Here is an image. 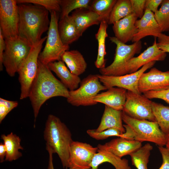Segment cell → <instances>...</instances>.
<instances>
[{"label": "cell", "instance_id": "cell-1", "mask_svg": "<svg viewBox=\"0 0 169 169\" xmlns=\"http://www.w3.org/2000/svg\"><path fill=\"white\" fill-rule=\"evenodd\" d=\"M37 75L31 88L28 97L33 109L34 122L41 107L46 101L55 97L67 98L69 90L53 74L47 65L38 59Z\"/></svg>", "mask_w": 169, "mask_h": 169}, {"label": "cell", "instance_id": "cell-2", "mask_svg": "<svg viewBox=\"0 0 169 169\" xmlns=\"http://www.w3.org/2000/svg\"><path fill=\"white\" fill-rule=\"evenodd\" d=\"M18 36L32 46L48 30L50 23L49 11L44 7L28 3L18 4Z\"/></svg>", "mask_w": 169, "mask_h": 169}, {"label": "cell", "instance_id": "cell-3", "mask_svg": "<svg viewBox=\"0 0 169 169\" xmlns=\"http://www.w3.org/2000/svg\"><path fill=\"white\" fill-rule=\"evenodd\" d=\"M46 146L57 153L64 168H68L70 145L73 141L71 132L59 118L49 115L44 132Z\"/></svg>", "mask_w": 169, "mask_h": 169}, {"label": "cell", "instance_id": "cell-4", "mask_svg": "<svg viewBox=\"0 0 169 169\" xmlns=\"http://www.w3.org/2000/svg\"><path fill=\"white\" fill-rule=\"evenodd\" d=\"M125 132L120 137L142 142H151L158 146H164L166 142V135L160 129L156 121L139 120L132 118L122 111Z\"/></svg>", "mask_w": 169, "mask_h": 169}, {"label": "cell", "instance_id": "cell-5", "mask_svg": "<svg viewBox=\"0 0 169 169\" xmlns=\"http://www.w3.org/2000/svg\"><path fill=\"white\" fill-rule=\"evenodd\" d=\"M47 36L42 38L32 46L27 57L20 67L18 73L20 85V100L28 97L38 70V56Z\"/></svg>", "mask_w": 169, "mask_h": 169}, {"label": "cell", "instance_id": "cell-6", "mask_svg": "<svg viewBox=\"0 0 169 169\" xmlns=\"http://www.w3.org/2000/svg\"><path fill=\"white\" fill-rule=\"evenodd\" d=\"M5 40V48L3 55V65L8 74L13 77L18 72L27 57L32 46L19 36Z\"/></svg>", "mask_w": 169, "mask_h": 169}, {"label": "cell", "instance_id": "cell-7", "mask_svg": "<svg viewBox=\"0 0 169 169\" xmlns=\"http://www.w3.org/2000/svg\"><path fill=\"white\" fill-rule=\"evenodd\" d=\"M50 13V23L45 44L38 56V60L46 65L61 60L62 54L69 48V45L63 43L59 34L58 13L53 11Z\"/></svg>", "mask_w": 169, "mask_h": 169}, {"label": "cell", "instance_id": "cell-8", "mask_svg": "<svg viewBox=\"0 0 169 169\" xmlns=\"http://www.w3.org/2000/svg\"><path fill=\"white\" fill-rule=\"evenodd\" d=\"M107 88L99 80L97 74H90L81 81L77 89L69 90L66 98L68 103L72 105L88 106L95 105L93 99L101 91Z\"/></svg>", "mask_w": 169, "mask_h": 169}, {"label": "cell", "instance_id": "cell-9", "mask_svg": "<svg viewBox=\"0 0 169 169\" xmlns=\"http://www.w3.org/2000/svg\"><path fill=\"white\" fill-rule=\"evenodd\" d=\"M109 38L116 45L114 61L108 66L99 69V71L102 75L115 76L127 61L140 53L142 43L140 41L128 45L121 42L115 36L110 37Z\"/></svg>", "mask_w": 169, "mask_h": 169}, {"label": "cell", "instance_id": "cell-10", "mask_svg": "<svg viewBox=\"0 0 169 169\" xmlns=\"http://www.w3.org/2000/svg\"><path fill=\"white\" fill-rule=\"evenodd\" d=\"M122 111L134 119L156 121L153 113L152 101L141 94L127 90Z\"/></svg>", "mask_w": 169, "mask_h": 169}, {"label": "cell", "instance_id": "cell-11", "mask_svg": "<svg viewBox=\"0 0 169 169\" xmlns=\"http://www.w3.org/2000/svg\"><path fill=\"white\" fill-rule=\"evenodd\" d=\"M19 14L17 0H0V30L4 39L18 36Z\"/></svg>", "mask_w": 169, "mask_h": 169}, {"label": "cell", "instance_id": "cell-12", "mask_svg": "<svg viewBox=\"0 0 169 169\" xmlns=\"http://www.w3.org/2000/svg\"><path fill=\"white\" fill-rule=\"evenodd\" d=\"M156 61L149 62L142 66L137 71L124 75L114 76L97 74L100 82L108 89L116 86L138 94L141 93L138 89L139 80L142 74L154 65Z\"/></svg>", "mask_w": 169, "mask_h": 169}, {"label": "cell", "instance_id": "cell-13", "mask_svg": "<svg viewBox=\"0 0 169 169\" xmlns=\"http://www.w3.org/2000/svg\"><path fill=\"white\" fill-rule=\"evenodd\" d=\"M166 56V53L158 47L155 38L152 45L147 48L138 56L129 60L114 76L135 73L149 62L164 60Z\"/></svg>", "mask_w": 169, "mask_h": 169}, {"label": "cell", "instance_id": "cell-14", "mask_svg": "<svg viewBox=\"0 0 169 169\" xmlns=\"http://www.w3.org/2000/svg\"><path fill=\"white\" fill-rule=\"evenodd\" d=\"M98 148L90 144L73 141L69 149L68 168L69 169H90L93 159Z\"/></svg>", "mask_w": 169, "mask_h": 169}, {"label": "cell", "instance_id": "cell-15", "mask_svg": "<svg viewBox=\"0 0 169 169\" xmlns=\"http://www.w3.org/2000/svg\"><path fill=\"white\" fill-rule=\"evenodd\" d=\"M138 89L141 93L149 91H159L169 88V71L163 72L156 68L143 73L139 80Z\"/></svg>", "mask_w": 169, "mask_h": 169}, {"label": "cell", "instance_id": "cell-16", "mask_svg": "<svg viewBox=\"0 0 169 169\" xmlns=\"http://www.w3.org/2000/svg\"><path fill=\"white\" fill-rule=\"evenodd\" d=\"M135 25L137 32L131 41L133 43L141 41L149 36L157 38L162 33L155 18L154 13L148 9L145 10L143 16L136 21Z\"/></svg>", "mask_w": 169, "mask_h": 169}, {"label": "cell", "instance_id": "cell-17", "mask_svg": "<svg viewBox=\"0 0 169 169\" xmlns=\"http://www.w3.org/2000/svg\"><path fill=\"white\" fill-rule=\"evenodd\" d=\"M141 146L140 142L119 137L104 144H99L97 147L98 149L110 152L121 158L124 156L130 155Z\"/></svg>", "mask_w": 169, "mask_h": 169}, {"label": "cell", "instance_id": "cell-18", "mask_svg": "<svg viewBox=\"0 0 169 169\" xmlns=\"http://www.w3.org/2000/svg\"><path fill=\"white\" fill-rule=\"evenodd\" d=\"M137 18L136 14L132 13L114 23L112 29L115 37L124 44L131 41L137 32L135 25Z\"/></svg>", "mask_w": 169, "mask_h": 169}, {"label": "cell", "instance_id": "cell-19", "mask_svg": "<svg viewBox=\"0 0 169 169\" xmlns=\"http://www.w3.org/2000/svg\"><path fill=\"white\" fill-rule=\"evenodd\" d=\"M127 90L120 88H110L99 93L94 98L95 102L104 104L115 110L122 111L126 101Z\"/></svg>", "mask_w": 169, "mask_h": 169}, {"label": "cell", "instance_id": "cell-20", "mask_svg": "<svg viewBox=\"0 0 169 169\" xmlns=\"http://www.w3.org/2000/svg\"><path fill=\"white\" fill-rule=\"evenodd\" d=\"M47 65L69 90H74L78 88L79 84L81 81L80 77L72 73L62 60L51 62Z\"/></svg>", "mask_w": 169, "mask_h": 169}, {"label": "cell", "instance_id": "cell-21", "mask_svg": "<svg viewBox=\"0 0 169 169\" xmlns=\"http://www.w3.org/2000/svg\"><path fill=\"white\" fill-rule=\"evenodd\" d=\"M122 111L105 106L100 123L95 131L99 132L110 128L118 130L123 133L125 129L122 124Z\"/></svg>", "mask_w": 169, "mask_h": 169}, {"label": "cell", "instance_id": "cell-22", "mask_svg": "<svg viewBox=\"0 0 169 169\" xmlns=\"http://www.w3.org/2000/svg\"><path fill=\"white\" fill-rule=\"evenodd\" d=\"M70 16L77 29L82 34L88 28L93 25L100 24L101 21L97 14L86 8L76 9Z\"/></svg>", "mask_w": 169, "mask_h": 169}, {"label": "cell", "instance_id": "cell-23", "mask_svg": "<svg viewBox=\"0 0 169 169\" xmlns=\"http://www.w3.org/2000/svg\"><path fill=\"white\" fill-rule=\"evenodd\" d=\"M58 30L62 42L68 45L77 40L82 35L77 29L70 15L60 19Z\"/></svg>", "mask_w": 169, "mask_h": 169}, {"label": "cell", "instance_id": "cell-24", "mask_svg": "<svg viewBox=\"0 0 169 169\" xmlns=\"http://www.w3.org/2000/svg\"><path fill=\"white\" fill-rule=\"evenodd\" d=\"M106 162L111 164L115 169H131L128 160L121 159L110 152L99 149L93 159L90 169H98L100 164Z\"/></svg>", "mask_w": 169, "mask_h": 169}, {"label": "cell", "instance_id": "cell-25", "mask_svg": "<svg viewBox=\"0 0 169 169\" xmlns=\"http://www.w3.org/2000/svg\"><path fill=\"white\" fill-rule=\"evenodd\" d=\"M61 59L66 64L70 72L78 76L83 73L87 68V64L83 55L77 50L65 51Z\"/></svg>", "mask_w": 169, "mask_h": 169}, {"label": "cell", "instance_id": "cell-26", "mask_svg": "<svg viewBox=\"0 0 169 169\" xmlns=\"http://www.w3.org/2000/svg\"><path fill=\"white\" fill-rule=\"evenodd\" d=\"M1 138L3 141L6 150L5 161H11L22 156L19 150H23V148L20 145L21 139L18 136L11 132L7 135H2Z\"/></svg>", "mask_w": 169, "mask_h": 169}, {"label": "cell", "instance_id": "cell-27", "mask_svg": "<svg viewBox=\"0 0 169 169\" xmlns=\"http://www.w3.org/2000/svg\"><path fill=\"white\" fill-rule=\"evenodd\" d=\"M108 26L107 22L102 21L99 28L95 35V38L98 43V54L95 62V67L99 69L105 67L106 60L105 56L106 54L105 50L106 38L108 36L107 29Z\"/></svg>", "mask_w": 169, "mask_h": 169}, {"label": "cell", "instance_id": "cell-28", "mask_svg": "<svg viewBox=\"0 0 169 169\" xmlns=\"http://www.w3.org/2000/svg\"><path fill=\"white\" fill-rule=\"evenodd\" d=\"M132 13L130 0H117L110 14L108 24H113Z\"/></svg>", "mask_w": 169, "mask_h": 169}, {"label": "cell", "instance_id": "cell-29", "mask_svg": "<svg viewBox=\"0 0 169 169\" xmlns=\"http://www.w3.org/2000/svg\"><path fill=\"white\" fill-rule=\"evenodd\" d=\"M152 109L156 121L166 135L169 132V107L152 102Z\"/></svg>", "mask_w": 169, "mask_h": 169}, {"label": "cell", "instance_id": "cell-30", "mask_svg": "<svg viewBox=\"0 0 169 169\" xmlns=\"http://www.w3.org/2000/svg\"><path fill=\"white\" fill-rule=\"evenodd\" d=\"M153 146L147 143L130 155L132 164L137 169H148L147 164Z\"/></svg>", "mask_w": 169, "mask_h": 169}, {"label": "cell", "instance_id": "cell-31", "mask_svg": "<svg viewBox=\"0 0 169 169\" xmlns=\"http://www.w3.org/2000/svg\"><path fill=\"white\" fill-rule=\"evenodd\" d=\"M117 0H95L92 1L90 10L97 14L101 21L107 23L112 9Z\"/></svg>", "mask_w": 169, "mask_h": 169}, {"label": "cell", "instance_id": "cell-32", "mask_svg": "<svg viewBox=\"0 0 169 169\" xmlns=\"http://www.w3.org/2000/svg\"><path fill=\"white\" fill-rule=\"evenodd\" d=\"M92 2L90 0H61L60 18L69 16L74 10L79 8L89 9Z\"/></svg>", "mask_w": 169, "mask_h": 169}, {"label": "cell", "instance_id": "cell-33", "mask_svg": "<svg viewBox=\"0 0 169 169\" xmlns=\"http://www.w3.org/2000/svg\"><path fill=\"white\" fill-rule=\"evenodd\" d=\"M160 8L154 13L162 33L169 31V0H163Z\"/></svg>", "mask_w": 169, "mask_h": 169}, {"label": "cell", "instance_id": "cell-34", "mask_svg": "<svg viewBox=\"0 0 169 169\" xmlns=\"http://www.w3.org/2000/svg\"><path fill=\"white\" fill-rule=\"evenodd\" d=\"M18 4L20 3L33 4L44 7L50 13L54 11L60 12L61 0H18Z\"/></svg>", "mask_w": 169, "mask_h": 169}, {"label": "cell", "instance_id": "cell-35", "mask_svg": "<svg viewBox=\"0 0 169 169\" xmlns=\"http://www.w3.org/2000/svg\"><path fill=\"white\" fill-rule=\"evenodd\" d=\"M87 134L91 137L97 140H103L111 136L120 137L123 133L119 130L113 128L106 129L99 132L95 129H89Z\"/></svg>", "mask_w": 169, "mask_h": 169}, {"label": "cell", "instance_id": "cell-36", "mask_svg": "<svg viewBox=\"0 0 169 169\" xmlns=\"http://www.w3.org/2000/svg\"><path fill=\"white\" fill-rule=\"evenodd\" d=\"M18 105L17 101H11L0 98V123L12 110Z\"/></svg>", "mask_w": 169, "mask_h": 169}, {"label": "cell", "instance_id": "cell-37", "mask_svg": "<svg viewBox=\"0 0 169 169\" xmlns=\"http://www.w3.org/2000/svg\"><path fill=\"white\" fill-rule=\"evenodd\" d=\"M143 95L149 99L157 98L163 100L169 103V88L161 91H149L143 93Z\"/></svg>", "mask_w": 169, "mask_h": 169}, {"label": "cell", "instance_id": "cell-38", "mask_svg": "<svg viewBox=\"0 0 169 169\" xmlns=\"http://www.w3.org/2000/svg\"><path fill=\"white\" fill-rule=\"evenodd\" d=\"M133 13L138 18H141L143 16L145 11L146 0H130Z\"/></svg>", "mask_w": 169, "mask_h": 169}, {"label": "cell", "instance_id": "cell-39", "mask_svg": "<svg viewBox=\"0 0 169 169\" xmlns=\"http://www.w3.org/2000/svg\"><path fill=\"white\" fill-rule=\"evenodd\" d=\"M157 38L158 48L166 53H169V35L161 33Z\"/></svg>", "mask_w": 169, "mask_h": 169}, {"label": "cell", "instance_id": "cell-40", "mask_svg": "<svg viewBox=\"0 0 169 169\" xmlns=\"http://www.w3.org/2000/svg\"><path fill=\"white\" fill-rule=\"evenodd\" d=\"M158 148L162 159V164L158 169H169V149L162 146H158Z\"/></svg>", "mask_w": 169, "mask_h": 169}, {"label": "cell", "instance_id": "cell-41", "mask_svg": "<svg viewBox=\"0 0 169 169\" xmlns=\"http://www.w3.org/2000/svg\"><path fill=\"white\" fill-rule=\"evenodd\" d=\"M163 0H146L145 10L148 9L154 13L158 10L159 6L161 4Z\"/></svg>", "mask_w": 169, "mask_h": 169}, {"label": "cell", "instance_id": "cell-42", "mask_svg": "<svg viewBox=\"0 0 169 169\" xmlns=\"http://www.w3.org/2000/svg\"><path fill=\"white\" fill-rule=\"evenodd\" d=\"M5 48V40L2 31L0 30V70L2 71L3 69V54Z\"/></svg>", "mask_w": 169, "mask_h": 169}, {"label": "cell", "instance_id": "cell-43", "mask_svg": "<svg viewBox=\"0 0 169 169\" xmlns=\"http://www.w3.org/2000/svg\"><path fill=\"white\" fill-rule=\"evenodd\" d=\"M46 150L48 151L49 154L48 165L47 169H54L53 163V153L49 147L46 146Z\"/></svg>", "mask_w": 169, "mask_h": 169}, {"label": "cell", "instance_id": "cell-44", "mask_svg": "<svg viewBox=\"0 0 169 169\" xmlns=\"http://www.w3.org/2000/svg\"><path fill=\"white\" fill-rule=\"evenodd\" d=\"M6 155V150L3 143H0V162L2 163L4 161Z\"/></svg>", "mask_w": 169, "mask_h": 169}, {"label": "cell", "instance_id": "cell-45", "mask_svg": "<svg viewBox=\"0 0 169 169\" xmlns=\"http://www.w3.org/2000/svg\"><path fill=\"white\" fill-rule=\"evenodd\" d=\"M166 147L169 149V132L166 134Z\"/></svg>", "mask_w": 169, "mask_h": 169}, {"label": "cell", "instance_id": "cell-46", "mask_svg": "<svg viewBox=\"0 0 169 169\" xmlns=\"http://www.w3.org/2000/svg\"><path fill=\"white\" fill-rule=\"evenodd\" d=\"M168 32H169V31Z\"/></svg>", "mask_w": 169, "mask_h": 169}]
</instances>
